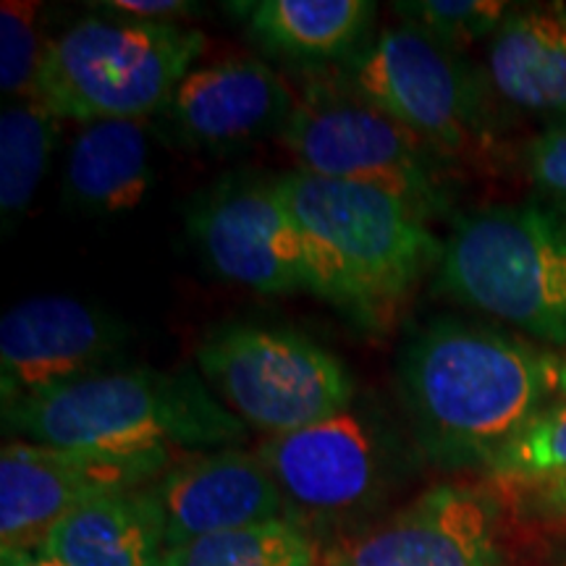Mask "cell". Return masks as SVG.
Segmentation results:
<instances>
[{"label": "cell", "mask_w": 566, "mask_h": 566, "mask_svg": "<svg viewBox=\"0 0 566 566\" xmlns=\"http://www.w3.org/2000/svg\"><path fill=\"white\" fill-rule=\"evenodd\" d=\"M61 118L38 97L17 101L0 116V212L19 218L38 195Z\"/></svg>", "instance_id": "cell-20"}, {"label": "cell", "mask_w": 566, "mask_h": 566, "mask_svg": "<svg viewBox=\"0 0 566 566\" xmlns=\"http://www.w3.org/2000/svg\"><path fill=\"white\" fill-rule=\"evenodd\" d=\"M11 438L118 457H176L244 441L247 424L195 375L95 373L3 407Z\"/></svg>", "instance_id": "cell-2"}, {"label": "cell", "mask_w": 566, "mask_h": 566, "mask_svg": "<svg viewBox=\"0 0 566 566\" xmlns=\"http://www.w3.org/2000/svg\"><path fill=\"white\" fill-rule=\"evenodd\" d=\"M0 566H61L51 562V558L32 554V551H3L0 556Z\"/></svg>", "instance_id": "cell-28"}, {"label": "cell", "mask_w": 566, "mask_h": 566, "mask_svg": "<svg viewBox=\"0 0 566 566\" xmlns=\"http://www.w3.org/2000/svg\"><path fill=\"white\" fill-rule=\"evenodd\" d=\"M122 344L118 325L71 296H32L0 321L3 407L103 373Z\"/></svg>", "instance_id": "cell-11"}, {"label": "cell", "mask_w": 566, "mask_h": 566, "mask_svg": "<svg viewBox=\"0 0 566 566\" xmlns=\"http://www.w3.org/2000/svg\"><path fill=\"white\" fill-rule=\"evenodd\" d=\"M556 394L566 401V354H558L556 365Z\"/></svg>", "instance_id": "cell-29"}, {"label": "cell", "mask_w": 566, "mask_h": 566, "mask_svg": "<svg viewBox=\"0 0 566 566\" xmlns=\"http://www.w3.org/2000/svg\"><path fill=\"white\" fill-rule=\"evenodd\" d=\"M208 48L200 30L158 21H76L48 40L34 97L80 124L145 122Z\"/></svg>", "instance_id": "cell-4"}, {"label": "cell", "mask_w": 566, "mask_h": 566, "mask_svg": "<svg viewBox=\"0 0 566 566\" xmlns=\"http://www.w3.org/2000/svg\"><path fill=\"white\" fill-rule=\"evenodd\" d=\"M438 283L459 302L566 349V218L495 205L459 218Z\"/></svg>", "instance_id": "cell-5"}, {"label": "cell", "mask_w": 566, "mask_h": 566, "mask_svg": "<svg viewBox=\"0 0 566 566\" xmlns=\"http://www.w3.org/2000/svg\"><path fill=\"white\" fill-rule=\"evenodd\" d=\"M525 166L537 187L566 197V126H554L530 142Z\"/></svg>", "instance_id": "cell-25"}, {"label": "cell", "mask_w": 566, "mask_h": 566, "mask_svg": "<svg viewBox=\"0 0 566 566\" xmlns=\"http://www.w3.org/2000/svg\"><path fill=\"white\" fill-rule=\"evenodd\" d=\"M197 365L223 405L268 438L342 415L354 396L336 354L283 328L223 325L197 346Z\"/></svg>", "instance_id": "cell-7"}, {"label": "cell", "mask_w": 566, "mask_h": 566, "mask_svg": "<svg viewBox=\"0 0 566 566\" xmlns=\"http://www.w3.org/2000/svg\"><path fill=\"white\" fill-rule=\"evenodd\" d=\"M530 499L535 504V514H541L543 520L551 522L556 527H566V478L554 480V483L530 488Z\"/></svg>", "instance_id": "cell-27"}, {"label": "cell", "mask_w": 566, "mask_h": 566, "mask_svg": "<svg viewBox=\"0 0 566 566\" xmlns=\"http://www.w3.org/2000/svg\"><path fill=\"white\" fill-rule=\"evenodd\" d=\"M352 87L441 160L495 171L501 139L478 76L454 51L415 27L380 32L349 71Z\"/></svg>", "instance_id": "cell-6"}, {"label": "cell", "mask_w": 566, "mask_h": 566, "mask_svg": "<svg viewBox=\"0 0 566 566\" xmlns=\"http://www.w3.org/2000/svg\"><path fill=\"white\" fill-rule=\"evenodd\" d=\"M394 9L409 27L454 53L472 42L493 38L512 13V6L501 0H409L394 3Z\"/></svg>", "instance_id": "cell-23"}, {"label": "cell", "mask_w": 566, "mask_h": 566, "mask_svg": "<svg viewBox=\"0 0 566 566\" xmlns=\"http://www.w3.org/2000/svg\"><path fill=\"white\" fill-rule=\"evenodd\" d=\"M40 3L6 0L0 6V90L17 101H30L38 87L48 42L40 34Z\"/></svg>", "instance_id": "cell-24"}, {"label": "cell", "mask_w": 566, "mask_h": 566, "mask_svg": "<svg viewBox=\"0 0 566 566\" xmlns=\"http://www.w3.org/2000/svg\"><path fill=\"white\" fill-rule=\"evenodd\" d=\"M558 354L480 325L441 321L407 344L401 396L422 449L446 464H488L548 407Z\"/></svg>", "instance_id": "cell-1"}, {"label": "cell", "mask_w": 566, "mask_h": 566, "mask_svg": "<svg viewBox=\"0 0 566 566\" xmlns=\"http://www.w3.org/2000/svg\"><path fill=\"white\" fill-rule=\"evenodd\" d=\"M279 137L304 174L384 189L422 218L441 208L430 147L354 87H307Z\"/></svg>", "instance_id": "cell-8"}, {"label": "cell", "mask_w": 566, "mask_h": 566, "mask_svg": "<svg viewBox=\"0 0 566 566\" xmlns=\"http://www.w3.org/2000/svg\"><path fill=\"white\" fill-rule=\"evenodd\" d=\"M499 506L475 485H436L349 543L334 566H495Z\"/></svg>", "instance_id": "cell-12"}, {"label": "cell", "mask_w": 566, "mask_h": 566, "mask_svg": "<svg viewBox=\"0 0 566 566\" xmlns=\"http://www.w3.org/2000/svg\"><path fill=\"white\" fill-rule=\"evenodd\" d=\"M160 566H321V554L300 525L275 520L166 551Z\"/></svg>", "instance_id": "cell-21"}, {"label": "cell", "mask_w": 566, "mask_h": 566, "mask_svg": "<svg viewBox=\"0 0 566 566\" xmlns=\"http://www.w3.org/2000/svg\"><path fill=\"white\" fill-rule=\"evenodd\" d=\"M166 530V551L208 535L286 520L279 483L263 459L242 449L187 454L150 485Z\"/></svg>", "instance_id": "cell-13"}, {"label": "cell", "mask_w": 566, "mask_h": 566, "mask_svg": "<svg viewBox=\"0 0 566 566\" xmlns=\"http://www.w3.org/2000/svg\"><path fill=\"white\" fill-rule=\"evenodd\" d=\"M150 145L145 122L87 124L74 139L66 163V200L80 210H134L150 189Z\"/></svg>", "instance_id": "cell-18"}, {"label": "cell", "mask_w": 566, "mask_h": 566, "mask_svg": "<svg viewBox=\"0 0 566 566\" xmlns=\"http://www.w3.org/2000/svg\"><path fill=\"white\" fill-rule=\"evenodd\" d=\"M258 457L286 504L315 514H344L365 504L380 472L373 430L349 409L294 433L265 438Z\"/></svg>", "instance_id": "cell-14"}, {"label": "cell", "mask_w": 566, "mask_h": 566, "mask_svg": "<svg viewBox=\"0 0 566 566\" xmlns=\"http://www.w3.org/2000/svg\"><path fill=\"white\" fill-rule=\"evenodd\" d=\"M294 97L271 66L237 55L195 66L163 111L184 142L223 150L281 132Z\"/></svg>", "instance_id": "cell-15"}, {"label": "cell", "mask_w": 566, "mask_h": 566, "mask_svg": "<svg viewBox=\"0 0 566 566\" xmlns=\"http://www.w3.org/2000/svg\"><path fill=\"white\" fill-rule=\"evenodd\" d=\"M92 6L97 11L132 17L134 21H158V24H176L174 19L202 13L200 6L187 3V0H101V3Z\"/></svg>", "instance_id": "cell-26"}, {"label": "cell", "mask_w": 566, "mask_h": 566, "mask_svg": "<svg viewBox=\"0 0 566 566\" xmlns=\"http://www.w3.org/2000/svg\"><path fill=\"white\" fill-rule=\"evenodd\" d=\"M189 231L212 271L263 294L328 296L317 252L273 181L216 184L189 212Z\"/></svg>", "instance_id": "cell-9"}, {"label": "cell", "mask_w": 566, "mask_h": 566, "mask_svg": "<svg viewBox=\"0 0 566 566\" xmlns=\"http://www.w3.org/2000/svg\"><path fill=\"white\" fill-rule=\"evenodd\" d=\"M34 554L61 566H160L166 530L153 488L90 501L63 516Z\"/></svg>", "instance_id": "cell-17"}, {"label": "cell", "mask_w": 566, "mask_h": 566, "mask_svg": "<svg viewBox=\"0 0 566 566\" xmlns=\"http://www.w3.org/2000/svg\"><path fill=\"white\" fill-rule=\"evenodd\" d=\"M488 80L514 108L566 126V6L509 13L488 45Z\"/></svg>", "instance_id": "cell-16"}, {"label": "cell", "mask_w": 566, "mask_h": 566, "mask_svg": "<svg viewBox=\"0 0 566 566\" xmlns=\"http://www.w3.org/2000/svg\"><path fill=\"white\" fill-rule=\"evenodd\" d=\"M493 483L506 491L554 483L566 478V401L535 415L485 464Z\"/></svg>", "instance_id": "cell-22"}, {"label": "cell", "mask_w": 566, "mask_h": 566, "mask_svg": "<svg viewBox=\"0 0 566 566\" xmlns=\"http://www.w3.org/2000/svg\"><path fill=\"white\" fill-rule=\"evenodd\" d=\"M254 40L300 61H328L357 45L373 19L365 0H258L239 6Z\"/></svg>", "instance_id": "cell-19"}, {"label": "cell", "mask_w": 566, "mask_h": 566, "mask_svg": "<svg viewBox=\"0 0 566 566\" xmlns=\"http://www.w3.org/2000/svg\"><path fill=\"white\" fill-rule=\"evenodd\" d=\"M176 457H118L11 438L0 451V548L38 551L63 516L153 485Z\"/></svg>", "instance_id": "cell-10"}, {"label": "cell", "mask_w": 566, "mask_h": 566, "mask_svg": "<svg viewBox=\"0 0 566 566\" xmlns=\"http://www.w3.org/2000/svg\"><path fill=\"white\" fill-rule=\"evenodd\" d=\"M273 187L313 242L328 296L367 325H388L430 268L441 265L443 244L405 200L367 184L281 174Z\"/></svg>", "instance_id": "cell-3"}]
</instances>
